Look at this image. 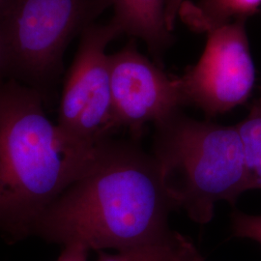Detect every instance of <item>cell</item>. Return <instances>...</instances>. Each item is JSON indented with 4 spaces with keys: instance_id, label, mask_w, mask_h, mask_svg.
<instances>
[{
    "instance_id": "12",
    "label": "cell",
    "mask_w": 261,
    "mask_h": 261,
    "mask_svg": "<svg viewBox=\"0 0 261 261\" xmlns=\"http://www.w3.org/2000/svg\"><path fill=\"white\" fill-rule=\"evenodd\" d=\"M88 252L81 245H67L57 261H87Z\"/></svg>"
},
{
    "instance_id": "10",
    "label": "cell",
    "mask_w": 261,
    "mask_h": 261,
    "mask_svg": "<svg viewBox=\"0 0 261 261\" xmlns=\"http://www.w3.org/2000/svg\"><path fill=\"white\" fill-rule=\"evenodd\" d=\"M236 127L242 140L249 190H261V97Z\"/></svg>"
},
{
    "instance_id": "9",
    "label": "cell",
    "mask_w": 261,
    "mask_h": 261,
    "mask_svg": "<svg viewBox=\"0 0 261 261\" xmlns=\"http://www.w3.org/2000/svg\"><path fill=\"white\" fill-rule=\"evenodd\" d=\"M261 6V0H186L178 17L195 32L206 33L237 20H247Z\"/></svg>"
},
{
    "instance_id": "4",
    "label": "cell",
    "mask_w": 261,
    "mask_h": 261,
    "mask_svg": "<svg viewBox=\"0 0 261 261\" xmlns=\"http://www.w3.org/2000/svg\"><path fill=\"white\" fill-rule=\"evenodd\" d=\"M110 7L112 0H1L0 43L8 79L35 89L47 103L69 44Z\"/></svg>"
},
{
    "instance_id": "16",
    "label": "cell",
    "mask_w": 261,
    "mask_h": 261,
    "mask_svg": "<svg viewBox=\"0 0 261 261\" xmlns=\"http://www.w3.org/2000/svg\"><path fill=\"white\" fill-rule=\"evenodd\" d=\"M182 261H203L202 260V258L199 256V255H196V256H194V257H192V258H188V259H185V260Z\"/></svg>"
},
{
    "instance_id": "5",
    "label": "cell",
    "mask_w": 261,
    "mask_h": 261,
    "mask_svg": "<svg viewBox=\"0 0 261 261\" xmlns=\"http://www.w3.org/2000/svg\"><path fill=\"white\" fill-rule=\"evenodd\" d=\"M120 34L110 20L94 23L81 35L63 84L56 126L66 140L96 147L111 139L113 122L109 44Z\"/></svg>"
},
{
    "instance_id": "11",
    "label": "cell",
    "mask_w": 261,
    "mask_h": 261,
    "mask_svg": "<svg viewBox=\"0 0 261 261\" xmlns=\"http://www.w3.org/2000/svg\"><path fill=\"white\" fill-rule=\"evenodd\" d=\"M231 221L233 236L251 239L261 245V215L253 216L235 210Z\"/></svg>"
},
{
    "instance_id": "1",
    "label": "cell",
    "mask_w": 261,
    "mask_h": 261,
    "mask_svg": "<svg viewBox=\"0 0 261 261\" xmlns=\"http://www.w3.org/2000/svg\"><path fill=\"white\" fill-rule=\"evenodd\" d=\"M172 209L152 155L109 139L90 168L40 218L32 236L88 251L112 249L137 261L196 256L192 241L170 228Z\"/></svg>"
},
{
    "instance_id": "8",
    "label": "cell",
    "mask_w": 261,
    "mask_h": 261,
    "mask_svg": "<svg viewBox=\"0 0 261 261\" xmlns=\"http://www.w3.org/2000/svg\"><path fill=\"white\" fill-rule=\"evenodd\" d=\"M111 21L120 34L141 39L155 58H161L172 40L166 19V0H112Z\"/></svg>"
},
{
    "instance_id": "17",
    "label": "cell",
    "mask_w": 261,
    "mask_h": 261,
    "mask_svg": "<svg viewBox=\"0 0 261 261\" xmlns=\"http://www.w3.org/2000/svg\"><path fill=\"white\" fill-rule=\"evenodd\" d=\"M0 1H1V0H0Z\"/></svg>"
},
{
    "instance_id": "3",
    "label": "cell",
    "mask_w": 261,
    "mask_h": 261,
    "mask_svg": "<svg viewBox=\"0 0 261 261\" xmlns=\"http://www.w3.org/2000/svg\"><path fill=\"white\" fill-rule=\"evenodd\" d=\"M151 155L172 204L197 224L212 221L218 202L234 205L249 190L236 125L196 120L180 111L155 124Z\"/></svg>"
},
{
    "instance_id": "2",
    "label": "cell",
    "mask_w": 261,
    "mask_h": 261,
    "mask_svg": "<svg viewBox=\"0 0 261 261\" xmlns=\"http://www.w3.org/2000/svg\"><path fill=\"white\" fill-rule=\"evenodd\" d=\"M45 106L35 89L0 81V232L10 241L32 236L40 218L90 168L103 143L84 147L68 141Z\"/></svg>"
},
{
    "instance_id": "6",
    "label": "cell",
    "mask_w": 261,
    "mask_h": 261,
    "mask_svg": "<svg viewBox=\"0 0 261 261\" xmlns=\"http://www.w3.org/2000/svg\"><path fill=\"white\" fill-rule=\"evenodd\" d=\"M178 79L185 106H194L207 116L223 114L246 103L255 83L246 20L209 32L196 65Z\"/></svg>"
},
{
    "instance_id": "13",
    "label": "cell",
    "mask_w": 261,
    "mask_h": 261,
    "mask_svg": "<svg viewBox=\"0 0 261 261\" xmlns=\"http://www.w3.org/2000/svg\"><path fill=\"white\" fill-rule=\"evenodd\" d=\"M185 1L186 0H166V19L168 29L171 32L175 27L180 8Z\"/></svg>"
},
{
    "instance_id": "15",
    "label": "cell",
    "mask_w": 261,
    "mask_h": 261,
    "mask_svg": "<svg viewBox=\"0 0 261 261\" xmlns=\"http://www.w3.org/2000/svg\"><path fill=\"white\" fill-rule=\"evenodd\" d=\"M8 79L7 73V65H6V59L4 56V51L0 43V81Z\"/></svg>"
},
{
    "instance_id": "7",
    "label": "cell",
    "mask_w": 261,
    "mask_h": 261,
    "mask_svg": "<svg viewBox=\"0 0 261 261\" xmlns=\"http://www.w3.org/2000/svg\"><path fill=\"white\" fill-rule=\"evenodd\" d=\"M115 129L140 135L146 123L166 120L185 106L178 77H170L141 55L133 41L110 55Z\"/></svg>"
},
{
    "instance_id": "14",
    "label": "cell",
    "mask_w": 261,
    "mask_h": 261,
    "mask_svg": "<svg viewBox=\"0 0 261 261\" xmlns=\"http://www.w3.org/2000/svg\"><path fill=\"white\" fill-rule=\"evenodd\" d=\"M98 261H137L130 254L117 252L115 254H109L101 252Z\"/></svg>"
}]
</instances>
